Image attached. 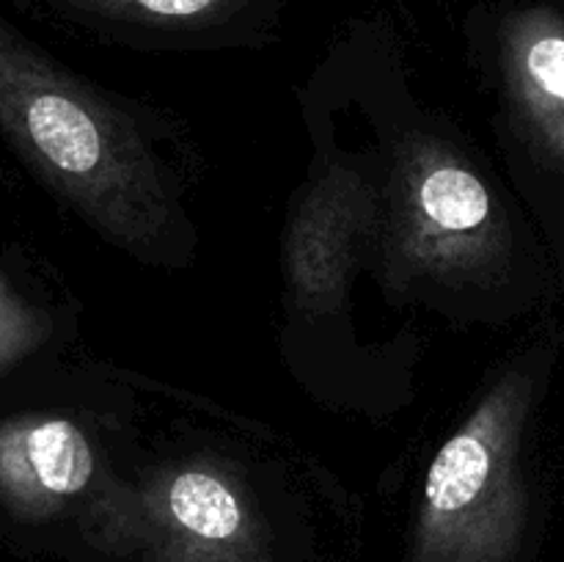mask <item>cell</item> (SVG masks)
<instances>
[{
    "instance_id": "obj_1",
    "label": "cell",
    "mask_w": 564,
    "mask_h": 562,
    "mask_svg": "<svg viewBox=\"0 0 564 562\" xmlns=\"http://www.w3.org/2000/svg\"><path fill=\"white\" fill-rule=\"evenodd\" d=\"M312 77L334 99L367 165L369 281L383 301L460 331L516 320L540 270L527 215L466 127L413 91L394 28L358 22Z\"/></svg>"
},
{
    "instance_id": "obj_2",
    "label": "cell",
    "mask_w": 564,
    "mask_h": 562,
    "mask_svg": "<svg viewBox=\"0 0 564 562\" xmlns=\"http://www.w3.org/2000/svg\"><path fill=\"white\" fill-rule=\"evenodd\" d=\"M121 562H364V507L273 424L147 375Z\"/></svg>"
},
{
    "instance_id": "obj_3",
    "label": "cell",
    "mask_w": 564,
    "mask_h": 562,
    "mask_svg": "<svg viewBox=\"0 0 564 562\" xmlns=\"http://www.w3.org/2000/svg\"><path fill=\"white\" fill-rule=\"evenodd\" d=\"M0 141L39 187L132 262H196V147L165 110L88 80L0 11Z\"/></svg>"
},
{
    "instance_id": "obj_4",
    "label": "cell",
    "mask_w": 564,
    "mask_h": 562,
    "mask_svg": "<svg viewBox=\"0 0 564 562\" xmlns=\"http://www.w3.org/2000/svg\"><path fill=\"white\" fill-rule=\"evenodd\" d=\"M147 375L80 345L0 383V554L121 562Z\"/></svg>"
},
{
    "instance_id": "obj_5",
    "label": "cell",
    "mask_w": 564,
    "mask_h": 562,
    "mask_svg": "<svg viewBox=\"0 0 564 562\" xmlns=\"http://www.w3.org/2000/svg\"><path fill=\"white\" fill-rule=\"evenodd\" d=\"M301 105L312 163L281 226V356L323 406L386 417L413 400L419 356L367 339L358 323V279L372 262L367 165L314 77Z\"/></svg>"
},
{
    "instance_id": "obj_6",
    "label": "cell",
    "mask_w": 564,
    "mask_h": 562,
    "mask_svg": "<svg viewBox=\"0 0 564 562\" xmlns=\"http://www.w3.org/2000/svg\"><path fill=\"white\" fill-rule=\"evenodd\" d=\"M551 358L538 342L485 372L419 468L402 562H532L534 435Z\"/></svg>"
},
{
    "instance_id": "obj_7",
    "label": "cell",
    "mask_w": 564,
    "mask_h": 562,
    "mask_svg": "<svg viewBox=\"0 0 564 562\" xmlns=\"http://www.w3.org/2000/svg\"><path fill=\"white\" fill-rule=\"evenodd\" d=\"M463 53L501 174L538 215L564 196V9L556 0H474Z\"/></svg>"
},
{
    "instance_id": "obj_8",
    "label": "cell",
    "mask_w": 564,
    "mask_h": 562,
    "mask_svg": "<svg viewBox=\"0 0 564 562\" xmlns=\"http://www.w3.org/2000/svg\"><path fill=\"white\" fill-rule=\"evenodd\" d=\"M99 42L143 53L257 50L273 42L292 0H31Z\"/></svg>"
},
{
    "instance_id": "obj_9",
    "label": "cell",
    "mask_w": 564,
    "mask_h": 562,
    "mask_svg": "<svg viewBox=\"0 0 564 562\" xmlns=\"http://www.w3.org/2000/svg\"><path fill=\"white\" fill-rule=\"evenodd\" d=\"M83 301L28 242L0 246V383L80 345Z\"/></svg>"
}]
</instances>
